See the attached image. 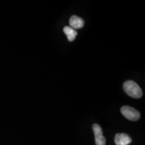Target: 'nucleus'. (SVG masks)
<instances>
[{
  "label": "nucleus",
  "mask_w": 145,
  "mask_h": 145,
  "mask_svg": "<svg viewBox=\"0 0 145 145\" xmlns=\"http://www.w3.org/2000/svg\"><path fill=\"white\" fill-rule=\"evenodd\" d=\"M124 91L133 98H140L142 95V91L137 83L133 81H127L123 85Z\"/></svg>",
  "instance_id": "obj_1"
},
{
  "label": "nucleus",
  "mask_w": 145,
  "mask_h": 145,
  "mask_svg": "<svg viewBox=\"0 0 145 145\" xmlns=\"http://www.w3.org/2000/svg\"><path fill=\"white\" fill-rule=\"evenodd\" d=\"M122 115L130 121H137L140 118V114L138 111L132 107L125 106L120 110Z\"/></svg>",
  "instance_id": "obj_2"
},
{
  "label": "nucleus",
  "mask_w": 145,
  "mask_h": 145,
  "mask_svg": "<svg viewBox=\"0 0 145 145\" xmlns=\"http://www.w3.org/2000/svg\"><path fill=\"white\" fill-rule=\"evenodd\" d=\"M95 138L96 145H106V138L103 135L102 129L99 124H95L92 126Z\"/></svg>",
  "instance_id": "obj_3"
},
{
  "label": "nucleus",
  "mask_w": 145,
  "mask_h": 145,
  "mask_svg": "<svg viewBox=\"0 0 145 145\" xmlns=\"http://www.w3.org/2000/svg\"><path fill=\"white\" fill-rule=\"evenodd\" d=\"M116 145H128L132 142V138L126 134H117L114 138Z\"/></svg>",
  "instance_id": "obj_4"
},
{
  "label": "nucleus",
  "mask_w": 145,
  "mask_h": 145,
  "mask_svg": "<svg viewBox=\"0 0 145 145\" xmlns=\"http://www.w3.org/2000/svg\"><path fill=\"white\" fill-rule=\"evenodd\" d=\"M69 24L72 28L80 29L84 26V21L77 16H72L69 20Z\"/></svg>",
  "instance_id": "obj_5"
},
{
  "label": "nucleus",
  "mask_w": 145,
  "mask_h": 145,
  "mask_svg": "<svg viewBox=\"0 0 145 145\" xmlns=\"http://www.w3.org/2000/svg\"><path fill=\"white\" fill-rule=\"evenodd\" d=\"M63 32H65V34H66L69 41L70 42L73 41L77 35V31L70 26H65V28H63Z\"/></svg>",
  "instance_id": "obj_6"
}]
</instances>
